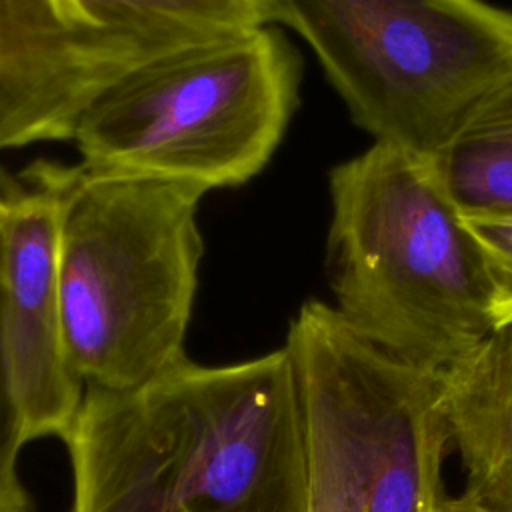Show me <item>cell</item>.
<instances>
[{
  "label": "cell",
  "mask_w": 512,
  "mask_h": 512,
  "mask_svg": "<svg viewBox=\"0 0 512 512\" xmlns=\"http://www.w3.org/2000/svg\"><path fill=\"white\" fill-rule=\"evenodd\" d=\"M64 442L70 512H306L286 346L224 366L186 356L130 390L86 388Z\"/></svg>",
  "instance_id": "1"
},
{
  "label": "cell",
  "mask_w": 512,
  "mask_h": 512,
  "mask_svg": "<svg viewBox=\"0 0 512 512\" xmlns=\"http://www.w3.org/2000/svg\"><path fill=\"white\" fill-rule=\"evenodd\" d=\"M326 268L340 316L388 354L444 372L494 330V286L430 158L374 142L330 172Z\"/></svg>",
  "instance_id": "2"
},
{
  "label": "cell",
  "mask_w": 512,
  "mask_h": 512,
  "mask_svg": "<svg viewBox=\"0 0 512 512\" xmlns=\"http://www.w3.org/2000/svg\"><path fill=\"white\" fill-rule=\"evenodd\" d=\"M60 202L58 298L70 368L130 390L186 358L198 286L202 188L42 160Z\"/></svg>",
  "instance_id": "3"
},
{
  "label": "cell",
  "mask_w": 512,
  "mask_h": 512,
  "mask_svg": "<svg viewBox=\"0 0 512 512\" xmlns=\"http://www.w3.org/2000/svg\"><path fill=\"white\" fill-rule=\"evenodd\" d=\"M298 86V54L266 24L134 68L84 108L72 142L94 174L240 186L278 148Z\"/></svg>",
  "instance_id": "4"
},
{
  "label": "cell",
  "mask_w": 512,
  "mask_h": 512,
  "mask_svg": "<svg viewBox=\"0 0 512 512\" xmlns=\"http://www.w3.org/2000/svg\"><path fill=\"white\" fill-rule=\"evenodd\" d=\"M304 432L306 512H438L444 372L408 364L308 300L286 336Z\"/></svg>",
  "instance_id": "5"
},
{
  "label": "cell",
  "mask_w": 512,
  "mask_h": 512,
  "mask_svg": "<svg viewBox=\"0 0 512 512\" xmlns=\"http://www.w3.org/2000/svg\"><path fill=\"white\" fill-rule=\"evenodd\" d=\"M314 50L352 120L434 158L512 78V12L486 0H264Z\"/></svg>",
  "instance_id": "6"
},
{
  "label": "cell",
  "mask_w": 512,
  "mask_h": 512,
  "mask_svg": "<svg viewBox=\"0 0 512 512\" xmlns=\"http://www.w3.org/2000/svg\"><path fill=\"white\" fill-rule=\"evenodd\" d=\"M58 220L42 160L0 174V316L28 440H64L86 392L62 340Z\"/></svg>",
  "instance_id": "7"
},
{
  "label": "cell",
  "mask_w": 512,
  "mask_h": 512,
  "mask_svg": "<svg viewBox=\"0 0 512 512\" xmlns=\"http://www.w3.org/2000/svg\"><path fill=\"white\" fill-rule=\"evenodd\" d=\"M110 82L162 56L266 26L264 0H58Z\"/></svg>",
  "instance_id": "8"
},
{
  "label": "cell",
  "mask_w": 512,
  "mask_h": 512,
  "mask_svg": "<svg viewBox=\"0 0 512 512\" xmlns=\"http://www.w3.org/2000/svg\"><path fill=\"white\" fill-rule=\"evenodd\" d=\"M444 398L464 494L488 512H512V324L444 370Z\"/></svg>",
  "instance_id": "9"
},
{
  "label": "cell",
  "mask_w": 512,
  "mask_h": 512,
  "mask_svg": "<svg viewBox=\"0 0 512 512\" xmlns=\"http://www.w3.org/2000/svg\"><path fill=\"white\" fill-rule=\"evenodd\" d=\"M430 162L462 216L512 218V78L468 114Z\"/></svg>",
  "instance_id": "10"
},
{
  "label": "cell",
  "mask_w": 512,
  "mask_h": 512,
  "mask_svg": "<svg viewBox=\"0 0 512 512\" xmlns=\"http://www.w3.org/2000/svg\"><path fill=\"white\" fill-rule=\"evenodd\" d=\"M74 48L56 0H0V86L30 88L58 76Z\"/></svg>",
  "instance_id": "11"
},
{
  "label": "cell",
  "mask_w": 512,
  "mask_h": 512,
  "mask_svg": "<svg viewBox=\"0 0 512 512\" xmlns=\"http://www.w3.org/2000/svg\"><path fill=\"white\" fill-rule=\"evenodd\" d=\"M26 442L24 414L0 316V512H32V498L18 474V454Z\"/></svg>",
  "instance_id": "12"
},
{
  "label": "cell",
  "mask_w": 512,
  "mask_h": 512,
  "mask_svg": "<svg viewBox=\"0 0 512 512\" xmlns=\"http://www.w3.org/2000/svg\"><path fill=\"white\" fill-rule=\"evenodd\" d=\"M464 222L476 240L494 286L498 328L512 324V218H470Z\"/></svg>",
  "instance_id": "13"
},
{
  "label": "cell",
  "mask_w": 512,
  "mask_h": 512,
  "mask_svg": "<svg viewBox=\"0 0 512 512\" xmlns=\"http://www.w3.org/2000/svg\"><path fill=\"white\" fill-rule=\"evenodd\" d=\"M438 512H488V510L478 506L470 496L462 494L456 498H444Z\"/></svg>",
  "instance_id": "14"
}]
</instances>
